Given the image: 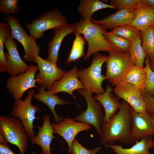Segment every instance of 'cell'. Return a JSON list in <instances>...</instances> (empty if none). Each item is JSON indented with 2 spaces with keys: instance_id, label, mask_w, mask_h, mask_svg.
<instances>
[{
  "instance_id": "29",
  "label": "cell",
  "mask_w": 154,
  "mask_h": 154,
  "mask_svg": "<svg viewBox=\"0 0 154 154\" xmlns=\"http://www.w3.org/2000/svg\"><path fill=\"white\" fill-rule=\"evenodd\" d=\"M142 46L147 56L150 60L154 59V26L140 31Z\"/></svg>"
},
{
  "instance_id": "5",
  "label": "cell",
  "mask_w": 154,
  "mask_h": 154,
  "mask_svg": "<svg viewBox=\"0 0 154 154\" xmlns=\"http://www.w3.org/2000/svg\"><path fill=\"white\" fill-rule=\"evenodd\" d=\"M0 133L7 143L18 147L20 154H25L29 137L20 119L13 117L1 116Z\"/></svg>"
},
{
  "instance_id": "14",
  "label": "cell",
  "mask_w": 154,
  "mask_h": 154,
  "mask_svg": "<svg viewBox=\"0 0 154 154\" xmlns=\"http://www.w3.org/2000/svg\"><path fill=\"white\" fill-rule=\"evenodd\" d=\"M11 37L7 38L4 46L7 52L5 53L7 66L6 72L10 76H14L25 72L29 68L21 58L17 49V45Z\"/></svg>"
},
{
  "instance_id": "3",
  "label": "cell",
  "mask_w": 154,
  "mask_h": 154,
  "mask_svg": "<svg viewBox=\"0 0 154 154\" xmlns=\"http://www.w3.org/2000/svg\"><path fill=\"white\" fill-rule=\"evenodd\" d=\"M93 55L91 64L87 68L78 70V77L84 85V89L92 94H102L105 91L102 83L106 80L105 76L102 75V67L107 56L98 53Z\"/></svg>"
},
{
  "instance_id": "26",
  "label": "cell",
  "mask_w": 154,
  "mask_h": 154,
  "mask_svg": "<svg viewBox=\"0 0 154 154\" xmlns=\"http://www.w3.org/2000/svg\"><path fill=\"white\" fill-rule=\"evenodd\" d=\"M131 41L129 52L134 65L144 67V63L147 56L142 46V39L140 31Z\"/></svg>"
},
{
  "instance_id": "19",
  "label": "cell",
  "mask_w": 154,
  "mask_h": 154,
  "mask_svg": "<svg viewBox=\"0 0 154 154\" xmlns=\"http://www.w3.org/2000/svg\"><path fill=\"white\" fill-rule=\"evenodd\" d=\"M43 119L42 126H38V134L31 139V143L33 144H37L41 147L42 152L40 154H52L50 145L54 138V131L50 123L49 115L44 114Z\"/></svg>"
},
{
  "instance_id": "31",
  "label": "cell",
  "mask_w": 154,
  "mask_h": 154,
  "mask_svg": "<svg viewBox=\"0 0 154 154\" xmlns=\"http://www.w3.org/2000/svg\"><path fill=\"white\" fill-rule=\"evenodd\" d=\"M139 31L136 27L129 24L117 27L108 33L119 36L131 41Z\"/></svg>"
},
{
  "instance_id": "9",
  "label": "cell",
  "mask_w": 154,
  "mask_h": 154,
  "mask_svg": "<svg viewBox=\"0 0 154 154\" xmlns=\"http://www.w3.org/2000/svg\"><path fill=\"white\" fill-rule=\"evenodd\" d=\"M76 91L84 98L87 103V108L86 110L78 114L74 119L75 120L93 126L96 129L97 135L100 137L105 116L102 106L86 90L79 89Z\"/></svg>"
},
{
  "instance_id": "7",
  "label": "cell",
  "mask_w": 154,
  "mask_h": 154,
  "mask_svg": "<svg viewBox=\"0 0 154 154\" xmlns=\"http://www.w3.org/2000/svg\"><path fill=\"white\" fill-rule=\"evenodd\" d=\"M67 24L66 17L55 8L43 13L29 23H25V26L30 35L37 39L41 38L47 30H53Z\"/></svg>"
},
{
  "instance_id": "37",
  "label": "cell",
  "mask_w": 154,
  "mask_h": 154,
  "mask_svg": "<svg viewBox=\"0 0 154 154\" xmlns=\"http://www.w3.org/2000/svg\"><path fill=\"white\" fill-rule=\"evenodd\" d=\"M0 154H16L14 153L7 144L0 143Z\"/></svg>"
},
{
  "instance_id": "12",
  "label": "cell",
  "mask_w": 154,
  "mask_h": 154,
  "mask_svg": "<svg viewBox=\"0 0 154 154\" xmlns=\"http://www.w3.org/2000/svg\"><path fill=\"white\" fill-rule=\"evenodd\" d=\"M51 125L54 133L62 137L66 141L69 154H72V143L77 135L82 131L88 130L91 128L88 124L66 117H63L57 123H51Z\"/></svg>"
},
{
  "instance_id": "22",
  "label": "cell",
  "mask_w": 154,
  "mask_h": 154,
  "mask_svg": "<svg viewBox=\"0 0 154 154\" xmlns=\"http://www.w3.org/2000/svg\"><path fill=\"white\" fill-rule=\"evenodd\" d=\"M154 147V141L152 137L143 138L129 148L113 144H108L105 147L111 148L115 154H154L149 151V149Z\"/></svg>"
},
{
  "instance_id": "27",
  "label": "cell",
  "mask_w": 154,
  "mask_h": 154,
  "mask_svg": "<svg viewBox=\"0 0 154 154\" xmlns=\"http://www.w3.org/2000/svg\"><path fill=\"white\" fill-rule=\"evenodd\" d=\"M11 37L10 26L7 23H0V73L6 72L7 63L4 50V43L6 40Z\"/></svg>"
},
{
  "instance_id": "23",
  "label": "cell",
  "mask_w": 154,
  "mask_h": 154,
  "mask_svg": "<svg viewBox=\"0 0 154 154\" xmlns=\"http://www.w3.org/2000/svg\"><path fill=\"white\" fill-rule=\"evenodd\" d=\"M131 25L140 31L154 26V8L141 3L136 7V16Z\"/></svg>"
},
{
  "instance_id": "8",
  "label": "cell",
  "mask_w": 154,
  "mask_h": 154,
  "mask_svg": "<svg viewBox=\"0 0 154 154\" xmlns=\"http://www.w3.org/2000/svg\"><path fill=\"white\" fill-rule=\"evenodd\" d=\"M3 19L10 27L11 37L20 43L24 48L25 54L23 56V60L34 63L36 57L40 51V47L36 42V39L28 35L19 20L13 15H7Z\"/></svg>"
},
{
  "instance_id": "24",
  "label": "cell",
  "mask_w": 154,
  "mask_h": 154,
  "mask_svg": "<svg viewBox=\"0 0 154 154\" xmlns=\"http://www.w3.org/2000/svg\"><path fill=\"white\" fill-rule=\"evenodd\" d=\"M146 80L145 67L142 68L134 65L118 85H129L142 92L145 88Z\"/></svg>"
},
{
  "instance_id": "18",
  "label": "cell",
  "mask_w": 154,
  "mask_h": 154,
  "mask_svg": "<svg viewBox=\"0 0 154 154\" xmlns=\"http://www.w3.org/2000/svg\"><path fill=\"white\" fill-rule=\"evenodd\" d=\"M54 34L48 44V56L47 60L55 64L59 60V52L64 38L71 33L76 32L74 24L67 25L53 30Z\"/></svg>"
},
{
  "instance_id": "20",
  "label": "cell",
  "mask_w": 154,
  "mask_h": 154,
  "mask_svg": "<svg viewBox=\"0 0 154 154\" xmlns=\"http://www.w3.org/2000/svg\"><path fill=\"white\" fill-rule=\"evenodd\" d=\"M113 89L107 84L105 92L102 94H96L94 98L99 102L104 108L105 116L104 122L108 121L110 118L119 110L121 106L120 98L114 95L112 93Z\"/></svg>"
},
{
  "instance_id": "21",
  "label": "cell",
  "mask_w": 154,
  "mask_h": 154,
  "mask_svg": "<svg viewBox=\"0 0 154 154\" xmlns=\"http://www.w3.org/2000/svg\"><path fill=\"white\" fill-rule=\"evenodd\" d=\"M45 87L41 86L37 90V92L33 95V98L45 104L51 112L55 123H58L63 117L58 116L56 112L55 107L57 105H64L72 103L59 98L57 94H51L46 91Z\"/></svg>"
},
{
  "instance_id": "4",
  "label": "cell",
  "mask_w": 154,
  "mask_h": 154,
  "mask_svg": "<svg viewBox=\"0 0 154 154\" xmlns=\"http://www.w3.org/2000/svg\"><path fill=\"white\" fill-rule=\"evenodd\" d=\"M106 62L105 75L113 86L118 85L134 65L129 52L118 51L113 49L108 52Z\"/></svg>"
},
{
  "instance_id": "16",
  "label": "cell",
  "mask_w": 154,
  "mask_h": 154,
  "mask_svg": "<svg viewBox=\"0 0 154 154\" xmlns=\"http://www.w3.org/2000/svg\"><path fill=\"white\" fill-rule=\"evenodd\" d=\"M78 68L76 66L70 70L66 72L60 80L56 81L50 89L48 91L51 94H57L60 92L68 94L76 99L73 92L79 89H84L83 84L78 77Z\"/></svg>"
},
{
  "instance_id": "36",
  "label": "cell",
  "mask_w": 154,
  "mask_h": 154,
  "mask_svg": "<svg viewBox=\"0 0 154 154\" xmlns=\"http://www.w3.org/2000/svg\"><path fill=\"white\" fill-rule=\"evenodd\" d=\"M142 95L145 103L147 113L154 115V97H151L144 91Z\"/></svg>"
},
{
  "instance_id": "15",
  "label": "cell",
  "mask_w": 154,
  "mask_h": 154,
  "mask_svg": "<svg viewBox=\"0 0 154 154\" xmlns=\"http://www.w3.org/2000/svg\"><path fill=\"white\" fill-rule=\"evenodd\" d=\"M113 92L116 96L124 100L136 112L148 113L142 92L129 85H118L115 86Z\"/></svg>"
},
{
  "instance_id": "28",
  "label": "cell",
  "mask_w": 154,
  "mask_h": 154,
  "mask_svg": "<svg viewBox=\"0 0 154 154\" xmlns=\"http://www.w3.org/2000/svg\"><path fill=\"white\" fill-rule=\"evenodd\" d=\"M74 34L75 35V38L73 41L71 50L66 62V64L74 62L84 56L86 40L80 34L77 33H75Z\"/></svg>"
},
{
  "instance_id": "25",
  "label": "cell",
  "mask_w": 154,
  "mask_h": 154,
  "mask_svg": "<svg viewBox=\"0 0 154 154\" xmlns=\"http://www.w3.org/2000/svg\"><path fill=\"white\" fill-rule=\"evenodd\" d=\"M107 8L115 9L112 5L105 3L98 0H81L77 10L80 15L82 19L90 20L95 12Z\"/></svg>"
},
{
  "instance_id": "40",
  "label": "cell",
  "mask_w": 154,
  "mask_h": 154,
  "mask_svg": "<svg viewBox=\"0 0 154 154\" xmlns=\"http://www.w3.org/2000/svg\"><path fill=\"white\" fill-rule=\"evenodd\" d=\"M0 143L7 144V143L2 135L0 133Z\"/></svg>"
},
{
  "instance_id": "10",
  "label": "cell",
  "mask_w": 154,
  "mask_h": 154,
  "mask_svg": "<svg viewBox=\"0 0 154 154\" xmlns=\"http://www.w3.org/2000/svg\"><path fill=\"white\" fill-rule=\"evenodd\" d=\"M29 69L25 72L16 76L9 77L6 82L7 91L15 100L22 99L25 92L33 88H37L36 83L38 80L35 78L38 70L37 65L31 64Z\"/></svg>"
},
{
  "instance_id": "34",
  "label": "cell",
  "mask_w": 154,
  "mask_h": 154,
  "mask_svg": "<svg viewBox=\"0 0 154 154\" xmlns=\"http://www.w3.org/2000/svg\"><path fill=\"white\" fill-rule=\"evenodd\" d=\"M141 0H112L110 3L118 11L139 5Z\"/></svg>"
},
{
  "instance_id": "1",
  "label": "cell",
  "mask_w": 154,
  "mask_h": 154,
  "mask_svg": "<svg viewBox=\"0 0 154 154\" xmlns=\"http://www.w3.org/2000/svg\"><path fill=\"white\" fill-rule=\"evenodd\" d=\"M118 112L106 122H103L100 137L102 144L105 147L118 141L123 144L132 145L135 143L131 137L132 121L131 106L122 100Z\"/></svg>"
},
{
  "instance_id": "33",
  "label": "cell",
  "mask_w": 154,
  "mask_h": 154,
  "mask_svg": "<svg viewBox=\"0 0 154 154\" xmlns=\"http://www.w3.org/2000/svg\"><path fill=\"white\" fill-rule=\"evenodd\" d=\"M18 1V0H1L0 12L7 15L17 13L20 10Z\"/></svg>"
},
{
  "instance_id": "6",
  "label": "cell",
  "mask_w": 154,
  "mask_h": 154,
  "mask_svg": "<svg viewBox=\"0 0 154 154\" xmlns=\"http://www.w3.org/2000/svg\"><path fill=\"white\" fill-rule=\"evenodd\" d=\"M36 90L31 89L28 90L27 95L24 100H15L11 112L13 117L20 119L23 123L29 138L31 139L35 137L33 122L40 117H36L35 114L40 111V108L36 105H33L31 101Z\"/></svg>"
},
{
  "instance_id": "32",
  "label": "cell",
  "mask_w": 154,
  "mask_h": 154,
  "mask_svg": "<svg viewBox=\"0 0 154 154\" xmlns=\"http://www.w3.org/2000/svg\"><path fill=\"white\" fill-rule=\"evenodd\" d=\"M149 57L147 56L145 60V67L147 74L146 85L143 91L149 96L154 97V71L150 68L149 65Z\"/></svg>"
},
{
  "instance_id": "2",
  "label": "cell",
  "mask_w": 154,
  "mask_h": 154,
  "mask_svg": "<svg viewBox=\"0 0 154 154\" xmlns=\"http://www.w3.org/2000/svg\"><path fill=\"white\" fill-rule=\"evenodd\" d=\"M74 24L75 33L83 35L88 43V50L84 58V61L99 51L109 52L113 50L104 36L106 29L88 19H81Z\"/></svg>"
},
{
  "instance_id": "17",
  "label": "cell",
  "mask_w": 154,
  "mask_h": 154,
  "mask_svg": "<svg viewBox=\"0 0 154 154\" xmlns=\"http://www.w3.org/2000/svg\"><path fill=\"white\" fill-rule=\"evenodd\" d=\"M137 7L118 10L100 20H95L92 18L90 21L106 29H113L120 26L131 24L136 16Z\"/></svg>"
},
{
  "instance_id": "38",
  "label": "cell",
  "mask_w": 154,
  "mask_h": 154,
  "mask_svg": "<svg viewBox=\"0 0 154 154\" xmlns=\"http://www.w3.org/2000/svg\"><path fill=\"white\" fill-rule=\"evenodd\" d=\"M141 4L150 6L154 8V0H141Z\"/></svg>"
},
{
  "instance_id": "30",
  "label": "cell",
  "mask_w": 154,
  "mask_h": 154,
  "mask_svg": "<svg viewBox=\"0 0 154 154\" xmlns=\"http://www.w3.org/2000/svg\"><path fill=\"white\" fill-rule=\"evenodd\" d=\"M105 37L112 49L118 51L129 52L131 41L120 36L106 32Z\"/></svg>"
},
{
  "instance_id": "13",
  "label": "cell",
  "mask_w": 154,
  "mask_h": 154,
  "mask_svg": "<svg viewBox=\"0 0 154 154\" xmlns=\"http://www.w3.org/2000/svg\"><path fill=\"white\" fill-rule=\"evenodd\" d=\"M130 111L132 121L131 137L134 143L145 137L154 136V127L150 114L137 112L131 107Z\"/></svg>"
},
{
  "instance_id": "39",
  "label": "cell",
  "mask_w": 154,
  "mask_h": 154,
  "mask_svg": "<svg viewBox=\"0 0 154 154\" xmlns=\"http://www.w3.org/2000/svg\"><path fill=\"white\" fill-rule=\"evenodd\" d=\"M149 65L151 69L154 71V59L149 60Z\"/></svg>"
},
{
  "instance_id": "11",
  "label": "cell",
  "mask_w": 154,
  "mask_h": 154,
  "mask_svg": "<svg viewBox=\"0 0 154 154\" xmlns=\"http://www.w3.org/2000/svg\"><path fill=\"white\" fill-rule=\"evenodd\" d=\"M34 63L37 64L39 71L35 77L38 80L36 83L44 86L48 91L56 81L62 78L66 72L59 68L57 64L44 59L39 55L36 57Z\"/></svg>"
},
{
  "instance_id": "35",
  "label": "cell",
  "mask_w": 154,
  "mask_h": 154,
  "mask_svg": "<svg viewBox=\"0 0 154 154\" xmlns=\"http://www.w3.org/2000/svg\"><path fill=\"white\" fill-rule=\"evenodd\" d=\"M102 147H99L94 148L93 149L90 150L82 145L75 138L74 140L72 145V154H97L98 153Z\"/></svg>"
},
{
  "instance_id": "41",
  "label": "cell",
  "mask_w": 154,
  "mask_h": 154,
  "mask_svg": "<svg viewBox=\"0 0 154 154\" xmlns=\"http://www.w3.org/2000/svg\"><path fill=\"white\" fill-rule=\"evenodd\" d=\"M151 119L153 126L154 127V115L152 114H150Z\"/></svg>"
}]
</instances>
